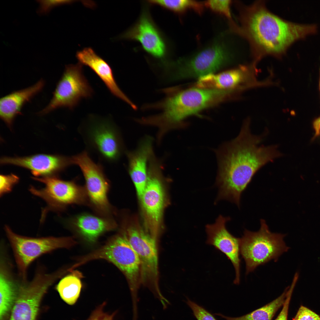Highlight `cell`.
Masks as SVG:
<instances>
[{
	"mask_svg": "<svg viewBox=\"0 0 320 320\" xmlns=\"http://www.w3.org/2000/svg\"><path fill=\"white\" fill-rule=\"evenodd\" d=\"M165 96L161 100L148 105L149 109L161 110L159 114L150 116L151 126L158 129V134L164 137L170 130L180 126L188 116L214 106L234 96L233 92L193 88L180 90L177 87L163 89Z\"/></svg>",
	"mask_w": 320,
	"mask_h": 320,
	"instance_id": "obj_3",
	"label": "cell"
},
{
	"mask_svg": "<svg viewBox=\"0 0 320 320\" xmlns=\"http://www.w3.org/2000/svg\"><path fill=\"white\" fill-rule=\"evenodd\" d=\"M4 230L13 251L19 276L24 283L27 282L28 267L35 259L57 249L69 248L76 243L71 237L34 238L21 236L14 233L7 225H5Z\"/></svg>",
	"mask_w": 320,
	"mask_h": 320,
	"instance_id": "obj_6",
	"label": "cell"
},
{
	"mask_svg": "<svg viewBox=\"0 0 320 320\" xmlns=\"http://www.w3.org/2000/svg\"><path fill=\"white\" fill-rule=\"evenodd\" d=\"M288 288L287 287L280 296L271 302L243 316L231 317L220 313L215 314L226 320H272L277 311L283 306L286 297Z\"/></svg>",
	"mask_w": 320,
	"mask_h": 320,
	"instance_id": "obj_25",
	"label": "cell"
},
{
	"mask_svg": "<svg viewBox=\"0 0 320 320\" xmlns=\"http://www.w3.org/2000/svg\"><path fill=\"white\" fill-rule=\"evenodd\" d=\"M80 129L87 147L110 163L118 161L124 151L123 142L117 127L107 119H92Z\"/></svg>",
	"mask_w": 320,
	"mask_h": 320,
	"instance_id": "obj_11",
	"label": "cell"
},
{
	"mask_svg": "<svg viewBox=\"0 0 320 320\" xmlns=\"http://www.w3.org/2000/svg\"><path fill=\"white\" fill-rule=\"evenodd\" d=\"M106 304L105 302H104L97 306L87 320H114L117 311H116L111 314L105 312L104 308Z\"/></svg>",
	"mask_w": 320,
	"mask_h": 320,
	"instance_id": "obj_31",
	"label": "cell"
},
{
	"mask_svg": "<svg viewBox=\"0 0 320 320\" xmlns=\"http://www.w3.org/2000/svg\"><path fill=\"white\" fill-rule=\"evenodd\" d=\"M230 219L220 215L215 223L206 225V242L224 254L231 262L235 272L233 282L239 284L240 280V238L233 236L226 229V223Z\"/></svg>",
	"mask_w": 320,
	"mask_h": 320,
	"instance_id": "obj_16",
	"label": "cell"
},
{
	"mask_svg": "<svg viewBox=\"0 0 320 320\" xmlns=\"http://www.w3.org/2000/svg\"><path fill=\"white\" fill-rule=\"evenodd\" d=\"M152 5H158L179 15H181L189 10L202 14L204 11V4L193 0H151L147 1Z\"/></svg>",
	"mask_w": 320,
	"mask_h": 320,
	"instance_id": "obj_26",
	"label": "cell"
},
{
	"mask_svg": "<svg viewBox=\"0 0 320 320\" xmlns=\"http://www.w3.org/2000/svg\"><path fill=\"white\" fill-rule=\"evenodd\" d=\"M44 85V81L41 79L31 86L13 92L0 99V117L8 126L11 127L16 116L22 114L24 105L40 92Z\"/></svg>",
	"mask_w": 320,
	"mask_h": 320,
	"instance_id": "obj_22",
	"label": "cell"
},
{
	"mask_svg": "<svg viewBox=\"0 0 320 320\" xmlns=\"http://www.w3.org/2000/svg\"><path fill=\"white\" fill-rule=\"evenodd\" d=\"M153 141L151 137L145 136L140 140L135 150L126 152L129 174L139 198L147 183L148 162L154 153Z\"/></svg>",
	"mask_w": 320,
	"mask_h": 320,
	"instance_id": "obj_20",
	"label": "cell"
},
{
	"mask_svg": "<svg viewBox=\"0 0 320 320\" xmlns=\"http://www.w3.org/2000/svg\"><path fill=\"white\" fill-rule=\"evenodd\" d=\"M124 234L139 259L143 282L152 284L151 290L154 296L160 295L157 283L158 260L156 239L135 228H128Z\"/></svg>",
	"mask_w": 320,
	"mask_h": 320,
	"instance_id": "obj_14",
	"label": "cell"
},
{
	"mask_svg": "<svg viewBox=\"0 0 320 320\" xmlns=\"http://www.w3.org/2000/svg\"><path fill=\"white\" fill-rule=\"evenodd\" d=\"M103 259L116 265L129 282L131 296L137 295L140 276V263L136 253L124 234L114 237L101 248L86 256L79 262L81 265L92 260Z\"/></svg>",
	"mask_w": 320,
	"mask_h": 320,
	"instance_id": "obj_9",
	"label": "cell"
},
{
	"mask_svg": "<svg viewBox=\"0 0 320 320\" xmlns=\"http://www.w3.org/2000/svg\"><path fill=\"white\" fill-rule=\"evenodd\" d=\"M80 63L66 65L48 105L38 113L47 114L61 107L73 109L83 98L92 95L93 90L83 73Z\"/></svg>",
	"mask_w": 320,
	"mask_h": 320,
	"instance_id": "obj_10",
	"label": "cell"
},
{
	"mask_svg": "<svg viewBox=\"0 0 320 320\" xmlns=\"http://www.w3.org/2000/svg\"><path fill=\"white\" fill-rule=\"evenodd\" d=\"M319 86L320 89V80ZM313 126L315 131L313 139H315L320 135V116L314 120L313 122Z\"/></svg>",
	"mask_w": 320,
	"mask_h": 320,
	"instance_id": "obj_34",
	"label": "cell"
},
{
	"mask_svg": "<svg viewBox=\"0 0 320 320\" xmlns=\"http://www.w3.org/2000/svg\"><path fill=\"white\" fill-rule=\"evenodd\" d=\"M231 0H210L204 3L205 6L213 12L225 17L229 22L233 21L231 12Z\"/></svg>",
	"mask_w": 320,
	"mask_h": 320,
	"instance_id": "obj_27",
	"label": "cell"
},
{
	"mask_svg": "<svg viewBox=\"0 0 320 320\" xmlns=\"http://www.w3.org/2000/svg\"><path fill=\"white\" fill-rule=\"evenodd\" d=\"M2 165L10 164L29 170L36 176H53L74 164L72 157L62 155L39 154L25 157H2Z\"/></svg>",
	"mask_w": 320,
	"mask_h": 320,
	"instance_id": "obj_18",
	"label": "cell"
},
{
	"mask_svg": "<svg viewBox=\"0 0 320 320\" xmlns=\"http://www.w3.org/2000/svg\"><path fill=\"white\" fill-rule=\"evenodd\" d=\"M59 278L55 272L47 273L38 268L31 282L20 286L10 320H34L43 296Z\"/></svg>",
	"mask_w": 320,
	"mask_h": 320,
	"instance_id": "obj_13",
	"label": "cell"
},
{
	"mask_svg": "<svg viewBox=\"0 0 320 320\" xmlns=\"http://www.w3.org/2000/svg\"><path fill=\"white\" fill-rule=\"evenodd\" d=\"M257 73V69L252 63L241 65L220 73L201 77L197 81L196 86L204 89L233 90L240 93L256 87Z\"/></svg>",
	"mask_w": 320,
	"mask_h": 320,
	"instance_id": "obj_15",
	"label": "cell"
},
{
	"mask_svg": "<svg viewBox=\"0 0 320 320\" xmlns=\"http://www.w3.org/2000/svg\"><path fill=\"white\" fill-rule=\"evenodd\" d=\"M295 283V282L293 281L291 286L288 287L286 297L282 308L275 320H288L289 305Z\"/></svg>",
	"mask_w": 320,
	"mask_h": 320,
	"instance_id": "obj_33",
	"label": "cell"
},
{
	"mask_svg": "<svg viewBox=\"0 0 320 320\" xmlns=\"http://www.w3.org/2000/svg\"><path fill=\"white\" fill-rule=\"evenodd\" d=\"M33 178L45 185L40 189L32 186L29 188L31 193L43 199L47 204L43 209L41 220L49 211L62 212L71 204L88 206L84 186L78 185L74 180H64L54 175Z\"/></svg>",
	"mask_w": 320,
	"mask_h": 320,
	"instance_id": "obj_7",
	"label": "cell"
},
{
	"mask_svg": "<svg viewBox=\"0 0 320 320\" xmlns=\"http://www.w3.org/2000/svg\"><path fill=\"white\" fill-rule=\"evenodd\" d=\"M82 275L79 271H73L60 281L56 289L63 300L67 304H75L79 298L82 287Z\"/></svg>",
	"mask_w": 320,
	"mask_h": 320,
	"instance_id": "obj_24",
	"label": "cell"
},
{
	"mask_svg": "<svg viewBox=\"0 0 320 320\" xmlns=\"http://www.w3.org/2000/svg\"><path fill=\"white\" fill-rule=\"evenodd\" d=\"M238 5L240 25L231 30L248 41L253 61L257 63L267 55L281 57L295 41L317 31L316 24L296 23L281 18L269 11L263 1Z\"/></svg>",
	"mask_w": 320,
	"mask_h": 320,
	"instance_id": "obj_2",
	"label": "cell"
},
{
	"mask_svg": "<svg viewBox=\"0 0 320 320\" xmlns=\"http://www.w3.org/2000/svg\"><path fill=\"white\" fill-rule=\"evenodd\" d=\"M4 257L1 258L0 268V317L9 311L17 297L20 286L13 277L10 266Z\"/></svg>",
	"mask_w": 320,
	"mask_h": 320,
	"instance_id": "obj_23",
	"label": "cell"
},
{
	"mask_svg": "<svg viewBox=\"0 0 320 320\" xmlns=\"http://www.w3.org/2000/svg\"><path fill=\"white\" fill-rule=\"evenodd\" d=\"M260 225L257 232L245 230L240 238V253L245 263L246 274L272 260L277 261L289 248L284 240L285 235L271 232L263 219Z\"/></svg>",
	"mask_w": 320,
	"mask_h": 320,
	"instance_id": "obj_4",
	"label": "cell"
},
{
	"mask_svg": "<svg viewBox=\"0 0 320 320\" xmlns=\"http://www.w3.org/2000/svg\"><path fill=\"white\" fill-rule=\"evenodd\" d=\"M230 59L223 41H217L187 59L170 62L167 75L171 81L199 78L213 73L227 65Z\"/></svg>",
	"mask_w": 320,
	"mask_h": 320,
	"instance_id": "obj_5",
	"label": "cell"
},
{
	"mask_svg": "<svg viewBox=\"0 0 320 320\" xmlns=\"http://www.w3.org/2000/svg\"><path fill=\"white\" fill-rule=\"evenodd\" d=\"M250 123L249 119L244 121L238 136L219 152L217 201L227 200L239 206L241 193L256 172L282 156L277 145H260L262 137L251 133Z\"/></svg>",
	"mask_w": 320,
	"mask_h": 320,
	"instance_id": "obj_1",
	"label": "cell"
},
{
	"mask_svg": "<svg viewBox=\"0 0 320 320\" xmlns=\"http://www.w3.org/2000/svg\"><path fill=\"white\" fill-rule=\"evenodd\" d=\"M292 320H320V316L307 307L301 306Z\"/></svg>",
	"mask_w": 320,
	"mask_h": 320,
	"instance_id": "obj_32",
	"label": "cell"
},
{
	"mask_svg": "<svg viewBox=\"0 0 320 320\" xmlns=\"http://www.w3.org/2000/svg\"><path fill=\"white\" fill-rule=\"evenodd\" d=\"M187 303L191 309L197 320H217L210 313L202 307L188 298Z\"/></svg>",
	"mask_w": 320,
	"mask_h": 320,
	"instance_id": "obj_29",
	"label": "cell"
},
{
	"mask_svg": "<svg viewBox=\"0 0 320 320\" xmlns=\"http://www.w3.org/2000/svg\"><path fill=\"white\" fill-rule=\"evenodd\" d=\"M63 225L87 241L93 243L105 233L115 229L117 224L113 217L83 212L63 220Z\"/></svg>",
	"mask_w": 320,
	"mask_h": 320,
	"instance_id": "obj_19",
	"label": "cell"
},
{
	"mask_svg": "<svg viewBox=\"0 0 320 320\" xmlns=\"http://www.w3.org/2000/svg\"><path fill=\"white\" fill-rule=\"evenodd\" d=\"M39 6L37 10V13L40 15L46 14L48 13L54 7L64 4L73 3V0H37Z\"/></svg>",
	"mask_w": 320,
	"mask_h": 320,
	"instance_id": "obj_30",
	"label": "cell"
},
{
	"mask_svg": "<svg viewBox=\"0 0 320 320\" xmlns=\"http://www.w3.org/2000/svg\"><path fill=\"white\" fill-rule=\"evenodd\" d=\"M120 38L138 41L146 52L154 57L162 58L166 55L165 42L147 10H144L136 23Z\"/></svg>",
	"mask_w": 320,
	"mask_h": 320,
	"instance_id": "obj_17",
	"label": "cell"
},
{
	"mask_svg": "<svg viewBox=\"0 0 320 320\" xmlns=\"http://www.w3.org/2000/svg\"><path fill=\"white\" fill-rule=\"evenodd\" d=\"M76 56L79 63L89 67L94 72L113 95L128 104L133 109H137L136 105L118 87L110 66L92 48H86L79 51Z\"/></svg>",
	"mask_w": 320,
	"mask_h": 320,
	"instance_id": "obj_21",
	"label": "cell"
},
{
	"mask_svg": "<svg viewBox=\"0 0 320 320\" xmlns=\"http://www.w3.org/2000/svg\"><path fill=\"white\" fill-rule=\"evenodd\" d=\"M0 195L1 196L11 192L19 180L16 175L11 174L8 175H0Z\"/></svg>",
	"mask_w": 320,
	"mask_h": 320,
	"instance_id": "obj_28",
	"label": "cell"
},
{
	"mask_svg": "<svg viewBox=\"0 0 320 320\" xmlns=\"http://www.w3.org/2000/svg\"><path fill=\"white\" fill-rule=\"evenodd\" d=\"M162 164L155 156L150 157L145 188L140 197L149 233L156 239L161 223L164 204L161 179Z\"/></svg>",
	"mask_w": 320,
	"mask_h": 320,
	"instance_id": "obj_12",
	"label": "cell"
},
{
	"mask_svg": "<svg viewBox=\"0 0 320 320\" xmlns=\"http://www.w3.org/2000/svg\"><path fill=\"white\" fill-rule=\"evenodd\" d=\"M72 157L74 164L79 167L84 177L88 206L96 215L113 217L115 211L108 198L110 182L102 166L94 161L86 151Z\"/></svg>",
	"mask_w": 320,
	"mask_h": 320,
	"instance_id": "obj_8",
	"label": "cell"
}]
</instances>
